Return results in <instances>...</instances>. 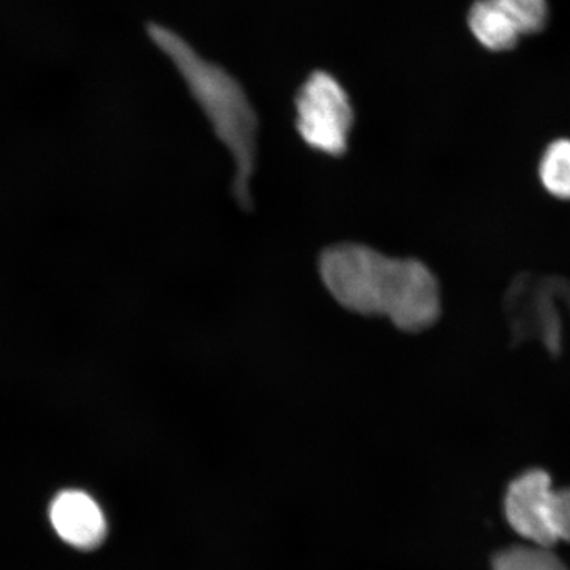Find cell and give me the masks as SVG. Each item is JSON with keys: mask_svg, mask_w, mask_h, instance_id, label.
Masks as SVG:
<instances>
[{"mask_svg": "<svg viewBox=\"0 0 570 570\" xmlns=\"http://www.w3.org/2000/svg\"><path fill=\"white\" fill-rule=\"evenodd\" d=\"M550 525L556 540L570 543V489L553 491L550 504Z\"/></svg>", "mask_w": 570, "mask_h": 570, "instance_id": "obj_10", "label": "cell"}, {"mask_svg": "<svg viewBox=\"0 0 570 570\" xmlns=\"http://www.w3.org/2000/svg\"><path fill=\"white\" fill-rule=\"evenodd\" d=\"M318 273L342 308L387 318L404 333L430 330L441 316L438 277L416 258H394L373 247L344 242L321 252Z\"/></svg>", "mask_w": 570, "mask_h": 570, "instance_id": "obj_1", "label": "cell"}, {"mask_svg": "<svg viewBox=\"0 0 570 570\" xmlns=\"http://www.w3.org/2000/svg\"><path fill=\"white\" fill-rule=\"evenodd\" d=\"M295 111L298 137L313 151L334 159L347 153L355 114L336 76L315 70L306 77L296 92Z\"/></svg>", "mask_w": 570, "mask_h": 570, "instance_id": "obj_3", "label": "cell"}, {"mask_svg": "<svg viewBox=\"0 0 570 570\" xmlns=\"http://www.w3.org/2000/svg\"><path fill=\"white\" fill-rule=\"evenodd\" d=\"M51 520L57 533L81 550H91L105 538L102 511L81 491H66L57 497L51 508Z\"/></svg>", "mask_w": 570, "mask_h": 570, "instance_id": "obj_5", "label": "cell"}, {"mask_svg": "<svg viewBox=\"0 0 570 570\" xmlns=\"http://www.w3.org/2000/svg\"><path fill=\"white\" fill-rule=\"evenodd\" d=\"M553 490L551 476L543 470H530L510 484L504 499L505 518L520 537L539 547L556 543L550 525Z\"/></svg>", "mask_w": 570, "mask_h": 570, "instance_id": "obj_4", "label": "cell"}, {"mask_svg": "<svg viewBox=\"0 0 570 570\" xmlns=\"http://www.w3.org/2000/svg\"><path fill=\"white\" fill-rule=\"evenodd\" d=\"M468 27L490 52L512 51L522 38L498 0H474L468 12Z\"/></svg>", "mask_w": 570, "mask_h": 570, "instance_id": "obj_6", "label": "cell"}, {"mask_svg": "<svg viewBox=\"0 0 570 570\" xmlns=\"http://www.w3.org/2000/svg\"><path fill=\"white\" fill-rule=\"evenodd\" d=\"M148 35L173 61L214 134L229 151L235 169V202L242 209L253 210L252 180L258 163L259 118L245 88L229 71L206 60L168 28L151 23Z\"/></svg>", "mask_w": 570, "mask_h": 570, "instance_id": "obj_2", "label": "cell"}, {"mask_svg": "<svg viewBox=\"0 0 570 570\" xmlns=\"http://www.w3.org/2000/svg\"><path fill=\"white\" fill-rule=\"evenodd\" d=\"M539 178L552 197L570 202V139H558L546 148L539 163Z\"/></svg>", "mask_w": 570, "mask_h": 570, "instance_id": "obj_7", "label": "cell"}, {"mask_svg": "<svg viewBox=\"0 0 570 570\" xmlns=\"http://www.w3.org/2000/svg\"><path fill=\"white\" fill-rule=\"evenodd\" d=\"M493 570H568L546 547L510 548L495 556Z\"/></svg>", "mask_w": 570, "mask_h": 570, "instance_id": "obj_8", "label": "cell"}, {"mask_svg": "<svg viewBox=\"0 0 570 570\" xmlns=\"http://www.w3.org/2000/svg\"><path fill=\"white\" fill-rule=\"evenodd\" d=\"M508 12L520 36L543 32L550 20V6L547 0H498Z\"/></svg>", "mask_w": 570, "mask_h": 570, "instance_id": "obj_9", "label": "cell"}]
</instances>
